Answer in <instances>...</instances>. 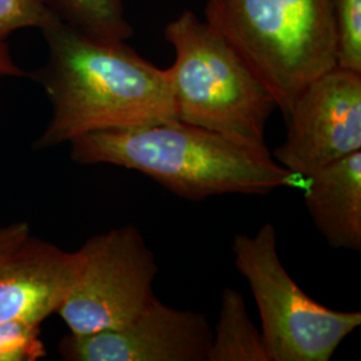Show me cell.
Wrapping results in <instances>:
<instances>
[{"label":"cell","instance_id":"6da1fadb","mask_svg":"<svg viewBox=\"0 0 361 361\" xmlns=\"http://www.w3.org/2000/svg\"><path fill=\"white\" fill-rule=\"evenodd\" d=\"M40 30L49 59L32 78L46 91L52 114L35 150L94 131L177 119L166 70L146 61L126 40L86 34L54 13Z\"/></svg>","mask_w":361,"mask_h":361},{"label":"cell","instance_id":"7a4b0ae2","mask_svg":"<svg viewBox=\"0 0 361 361\" xmlns=\"http://www.w3.org/2000/svg\"><path fill=\"white\" fill-rule=\"evenodd\" d=\"M68 143L75 164L137 170L190 201L224 194L264 195L305 185V178L281 166L268 147L178 119L94 131Z\"/></svg>","mask_w":361,"mask_h":361},{"label":"cell","instance_id":"3957f363","mask_svg":"<svg viewBox=\"0 0 361 361\" xmlns=\"http://www.w3.org/2000/svg\"><path fill=\"white\" fill-rule=\"evenodd\" d=\"M205 20L289 116L300 92L337 66L335 0H207Z\"/></svg>","mask_w":361,"mask_h":361},{"label":"cell","instance_id":"277c9868","mask_svg":"<svg viewBox=\"0 0 361 361\" xmlns=\"http://www.w3.org/2000/svg\"><path fill=\"white\" fill-rule=\"evenodd\" d=\"M164 37L176 51L166 68L178 121L267 147L276 102L232 44L192 11L169 23Z\"/></svg>","mask_w":361,"mask_h":361},{"label":"cell","instance_id":"5b68a950","mask_svg":"<svg viewBox=\"0 0 361 361\" xmlns=\"http://www.w3.org/2000/svg\"><path fill=\"white\" fill-rule=\"evenodd\" d=\"M276 238L274 226L265 224L233 241L234 264L256 300L269 360L328 361L360 326L361 313L329 310L310 298L285 269Z\"/></svg>","mask_w":361,"mask_h":361},{"label":"cell","instance_id":"8992f818","mask_svg":"<svg viewBox=\"0 0 361 361\" xmlns=\"http://www.w3.org/2000/svg\"><path fill=\"white\" fill-rule=\"evenodd\" d=\"M82 268L56 312L70 334L90 335L129 323L154 298L158 265L134 225L92 235L79 247Z\"/></svg>","mask_w":361,"mask_h":361},{"label":"cell","instance_id":"52a82bcc","mask_svg":"<svg viewBox=\"0 0 361 361\" xmlns=\"http://www.w3.org/2000/svg\"><path fill=\"white\" fill-rule=\"evenodd\" d=\"M273 158L298 177L361 152V74L335 67L300 92Z\"/></svg>","mask_w":361,"mask_h":361},{"label":"cell","instance_id":"ba28073f","mask_svg":"<svg viewBox=\"0 0 361 361\" xmlns=\"http://www.w3.org/2000/svg\"><path fill=\"white\" fill-rule=\"evenodd\" d=\"M213 329L207 314L171 308L157 297L129 323L59 343L66 361H207Z\"/></svg>","mask_w":361,"mask_h":361},{"label":"cell","instance_id":"9c48e42d","mask_svg":"<svg viewBox=\"0 0 361 361\" xmlns=\"http://www.w3.org/2000/svg\"><path fill=\"white\" fill-rule=\"evenodd\" d=\"M82 252H67L30 234L0 262V324L40 325L75 284Z\"/></svg>","mask_w":361,"mask_h":361},{"label":"cell","instance_id":"30bf717a","mask_svg":"<svg viewBox=\"0 0 361 361\" xmlns=\"http://www.w3.org/2000/svg\"><path fill=\"white\" fill-rule=\"evenodd\" d=\"M304 201L312 221L335 249H361V152L312 173Z\"/></svg>","mask_w":361,"mask_h":361},{"label":"cell","instance_id":"8fae6325","mask_svg":"<svg viewBox=\"0 0 361 361\" xmlns=\"http://www.w3.org/2000/svg\"><path fill=\"white\" fill-rule=\"evenodd\" d=\"M207 361H271L261 331L247 313L244 296L233 288L222 292Z\"/></svg>","mask_w":361,"mask_h":361},{"label":"cell","instance_id":"7c38bea8","mask_svg":"<svg viewBox=\"0 0 361 361\" xmlns=\"http://www.w3.org/2000/svg\"><path fill=\"white\" fill-rule=\"evenodd\" d=\"M47 4L58 18L86 34L114 40L134 35L122 0H47Z\"/></svg>","mask_w":361,"mask_h":361},{"label":"cell","instance_id":"4fadbf2b","mask_svg":"<svg viewBox=\"0 0 361 361\" xmlns=\"http://www.w3.org/2000/svg\"><path fill=\"white\" fill-rule=\"evenodd\" d=\"M337 66L361 74V0H335Z\"/></svg>","mask_w":361,"mask_h":361},{"label":"cell","instance_id":"5bb4252c","mask_svg":"<svg viewBox=\"0 0 361 361\" xmlns=\"http://www.w3.org/2000/svg\"><path fill=\"white\" fill-rule=\"evenodd\" d=\"M39 334L38 324H0V361H35L44 357L46 349Z\"/></svg>","mask_w":361,"mask_h":361},{"label":"cell","instance_id":"9a60e30c","mask_svg":"<svg viewBox=\"0 0 361 361\" xmlns=\"http://www.w3.org/2000/svg\"><path fill=\"white\" fill-rule=\"evenodd\" d=\"M51 13L47 0H0V40L20 28H40Z\"/></svg>","mask_w":361,"mask_h":361},{"label":"cell","instance_id":"2e32d148","mask_svg":"<svg viewBox=\"0 0 361 361\" xmlns=\"http://www.w3.org/2000/svg\"><path fill=\"white\" fill-rule=\"evenodd\" d=\"M30 234L31 226L26 221H19L0 226V262L7 257L13 249L20 245Z\"/></svg>","mask_w":361,"mask_h":361},{"label":"cell","instance_id":"e0dca14e","mask_svg":"<svg viewBox=\"0 0 361 361\" xmlns=\"http://www.w3.org/2000/svg\"><path fill=\"white\" fill-rule=\"evenodd\" d=\"M26 75V71L13 61L6 40H0V78H23Z\"/></svg>","mask_w":361,"mask_h":361}]
</instances>
